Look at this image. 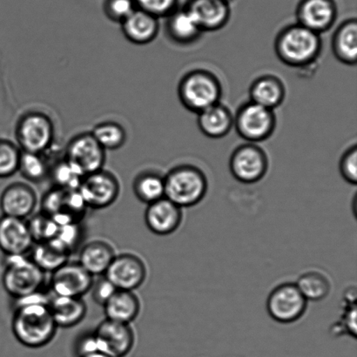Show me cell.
Here are the masks:
<instances>
[{
	"mask_svg": "<svg viewBox=\"0 0 357 357\" xmlns=\"http://www.w3.org/2000/svg\"><path fill=\"white\" fill-rule=\"evenodd\" d=\"M45 280V273L26 255L6 257L2 285L13 299L22 298L40 291Z\"/></svg>",
	"mask_w": 357,
	"mask_h": 357,
	"instance_id": "5b68a950",
	"label": "cell"
},
{
	"mask_svg": "<svg viewBox=\"0 0 357 357\" xmlns=\"http://www.w3.org/2000/svg\"><path fill=\"white\" fill-rule=\"evenodd\" d=\"M36 192L29 184L14 182L3 189L0 195V209L3 215L26 220L36 208Z\"/></svg>",
	"mask_w": 357,
	"mask_h": 357,
	"instance_id": "e0dca14e",
	"label": "cell"
},
{
	"mask_svg": "<svg viewBox=\"0 0 357 357\" xmlns=\"http://www.w3.org/2000/svg\"><path fill=\"white\" fill-rule=\"evenodd\" d=\"M166 31L170 40L180 45L195 43L203 33L187 9L174 10L169 15Z\"/></svg>",
	"mask_w": 357,
	"mask_h": 357,
	"instance_id": "4316f807",
	"label": "cell"
},
{
	"mask_svg": "<svg viewBox=\"0 0 357 357\" xmlns=\"http://www.w3.org/2000/svg\"><path fill=\"white\" fill-rule=\"evenodd\" d=\"M222 96V84L208 70H192L185 73L178 82V100L185 109L196 114L220 102Z\"/></svg>",
	"mask_w": 357,
	"mask_h": 357,
	"instance_id": "3957f363",
	"label": "cell"
},
{
	"mask_svg": "<svg viewBox=\"0 0 357 357\" xmlns=\"http://www.w3.org/2000/svg\"><path fill=\"white\" fill-rule=\"evenodd\" d=\"M275 52L283 64L303 68L317 61L323 50L321 35L300 24H293L279 31L275 40Z\"/></svg>",
	"mask_w": 357,
	"mask_h": 357,
	"instance_id": "7a4b0ae2",
	"label": "cell"
},
{
	"mask_svg": "<svg viewBox=\"0 0 357 357\" xmlns=\"http://www.w3.org/2000/svg\"><path fill=\"white\" fill-rule=\"evenodd\" d=\"M307 301L294 283L276 287L269 294L267 310L272 319L280 324H293L302 318L307 310Z\"/></svg>",
	"mask_w": 357,
	"mask_h": 357,
	"instance_id": "30bf717a",
	"label": "cell"
},
{
	"mask_svg": "<svg viewBox=\"0 0 357 357\" xmlns=\"http://www.w3.org/2000/svg\"><path fill=\"white\" fill-rule=\"evenodd\" d=\"M113 246L103 240H94L79 250L78 262L93 276L104 275L115 257Z\"/></svg>",
	"mask_w": 357,
	"mask_h": 357,
	"instance_id": "603a6c76",
	"label": "cell"
},
{
	"mask_svg": "<svg viewBox=\"0 0 357 357\" xmlns=\"http://www.w3.org/2000/svg\"><path fill=\"white\" fill-rule=\"evenodd\" d=\"M33 244L26 220L0 216V251L6 257L26 255Z\"/></svg>",
	"mask_w": 357,
	"mask_h": 357,
	"instance_id": "9a60e30c",
	"label": "cell"
},
{
	"mask_svg": "<svg viewBox=\"0 0 357 357\" xmlns=\"http://www.w3.org/2000/svg\"><path fill=\"white\" fill-rule=\"evenodd\" d=\"M197 126L206 137L222 139L234 128V114L219 102L197 114Z\"/></svg>",
	"mask_w": 357,
	"mask_h": 357,
	"instance_id": "7402d4cb",
	"label": "cell"
},
{
	"mask_svg": "<svg viewBox=\"0 0 357 357\" xmlns=\"http://www.w3.org/2000/svg\"><path fill=\"white\" fill-rule=\"evenodd\" d=\"M146 273L145 262L141 257L124 253L115 255L104 276L117 289L135 291L146 281Z\"/></svg>",
	"mask_w": 357,
	"mask_h": 357,
	"instance_id": "5bb4252c",
	"label": "cell"
},
{
	"mask_svg": "<svg viewBox=\"0 0 357 357\" xmlns=\"http://www.w3.org/2000/svg\"><path fill=\"white\" fill-rule=\"evenodd\" d=\"M337 17L332 0H303L296 12L297 23L320 35L331 29Z\"/></svg>",
	"mask_w": 357,
	"mask_h": 357,
	"instance_id": "2e32d148",
	"label": "cell"
},
{
	"mask_svg": "<svg viewBox=\"0 0 357 357\" xmlns=\"http://www.w3.org/2000/svg\"><path fill=\"white\" fill-rule=\"evenodd\" d=\"M339 170L346 182L351 185L357 183V146H352L342 155L339 163Z\"/></svg>",
	"mask_w": 357,
	"mask_h": 357,
	"instance_id": "f35d334b",
	"label": "cell"
},
{
	"mask_svg": "<svg viewBox=\"0 0 357 357\" xmlns=\"http://www.w3.org/2000/svg\"><path fill=\"white\" fill-rule=\"evenodd\" d=\"M307 301L320 302L331 292V282L326 276L318 272H307L300 276L296 284Z\"/></svg>",
	"mask_w": 357,
	"mask_h": 357,
	"instance_id": "1f68e13d",
	"label": "cell"
},
{
	"mask_svg": "<svg viewBox=\"0 0 357 357\" xmlns=\"http://www.w3.org/2000/svg\"><path fill=\"white\" fill-rule=\"evenodd\" d=\"M135 197L146 205L165 197L164 176L155 172L139 174L132 183Z\"/></svg>",
	"mask_w": 357,
	"mask_h": 357,
	"instance_id": "f1b7e54d",
	"label": "cell"
},
{
	"mask_svg": "<svg viewBox=\"0 0 357 357\" xmlns=\"http://www.w3.org/2000/svg\"><path fill=\"white\" fill-rule=\"evenodd\" d=\"M50 298L40 290L15 300L10 325L14 337L24 347L40 349L54 340L58 327L49 309Z\"/></svg>",
	"mask_w": 357,
	"mask_h": 357,
	"instance_id": "6da1fadb",
	"label": "cell"
},
{
	"mask_svg": "<svg viewBox=\"0 0 357 357\" xmlns=\"http://www.w3.org/2000/svg\"><path fill=\"white\" fill-rule=\"evenodd\" d=\"M54 125L48 115L27 112L17 122V145L24 152L45 153L54 142Z\"/></svg>",
	"mask_w": 357,
	"mask_h": 357,
	"instance_id": "8992f818",
	"label": "cell"
},
{
	"mask_svg": "<svg viewBox=\"0 0 357 357\" xmlns=\"http://www.w3.org/2000/svg\"><path fill=\"white\" fill-rule=\"evenodd\" d=\"M285 97L284 84L275 75L259 76L250 87V101L268 109L275 111L281 106Z\"/></svg>",
	"mask_w": 357,
	"mask_h": 357,
	"instance_id": "cb8c5ba5",
	"label": "cell"
},
{
	"mask_svg": "<svg viewBox=\"0 0 357 357\" xmlns=\"http://www.w3.org/2000/svg\"><path fill=\"white\" fill-rule=\"evenodd\" d=\"M226 1L229 2V0H226Z\"/></svg>",
	"mask_w": 357,
	"mask_h": 357,
	"instance_id": "7bdbcfd3",
	"label": "cell"
},
{
	"mask_svg": "<svg viewBox=\"0 0 357 357\" xmlns=\"http://www.w3.org/2000/svg\"><path fill=\"white\" fill-rule=\"evenodd\" d=\"M51 164L45 153L24 152L21 150L19 170L21 176L33 183H40L49 177Z\"/></svg>",
	"mask_w": 357,
	"mask_h": 357,
	"instance_id": "f546056e",
	"label": "cell"
},
{
	"mask_svg": "<svg viewBox=\"0 0 357 357\" xmlns=\"http://www.w3.org/2000/svg\"><path fill=\"white\" fill-rule=\"evenodd\" d=\"M229 170L233 177L241 183H257L268 173L267 153L255 143L238 146L230 156Z\"/></svg>",
	"mask_w": 357,
	"mask_h": 357,
	"instance_id": "ba28073f",
	"label": "cell"
},
{
	"mask_svg": "<svg viewBox=\"0 0 357 357\" xmlns=\"http://www.w3.org/2000/svg\"><path fill=\"white\" fill-rule=\"evenodd\" d=\"M30 253L31 260L45 274H52L56 269L68 262L70 257L68 252L63 250L50 241L35 243L31 248Z\"/></svg>",
	"mask_w": 357,
	"mask_h": 357,
	"instance_id": "83f0119b",
	"label": "cell"
},
{
	"mask_svg": "<svg viewBox=\"0 0 357 357\" xmlns=\"http://www.w3.org/2000/svg\"><path fill=\"white\" fill-rule=\"evenodd\" d=\"M82 237V229L79 222L68 223L59 225L54 239L50 241L71 255L78 246Z\"/></svg>",
	"mask_w": 357,
	"mask_h": 357,
	"instance_id": "d590c367",
	"label": "cell"
},
{
	"mask_svg": "<svg viewBox=\"0 0 357 357\" xmlns=\"http://www.w3.org/2000/svg\"><path fill=\"white\" fill-rule=\"evenodd\" d=\"M106 319L131 324L141 311V302L135 291L117 289L104 304Z\"/></svg>",
	"mask_w": 357,
	"mask_h": 357,
	"instance_id": "d4e9b609",
	"label": "cell"
},
{
	"mask_svg": "<svg viewBox=\"0 0 357 357\" xmlns=\"http://www.w3.org/2000/svg\"><path fill=\"white\" fill-rule=\"evenodd\" d=\"M94 276L78 261H68L51 274L52 295L82 298L92 289Z\"/></svg>",
	"mask_w": 357,
	"mask_h": 357,
	"instance_id": "4fadbf2b",
	"label": "cell"
},
{
	"mask_svg": "<svg viewBox=\"0 0 357 357\" xmlns=\"http://www.w3.org/2000/svg\"><path fill=\"white\" fill-rule=\"evenodd\" d=\"M91 134L106 151L121 149L128 139L125 128L114 121L100 122L93 128Z\"/></svg>",
	"mask_w": 357,
	"mask_h": 357,
	"instance_id": "4dcf8cb0",
	"label": "cell"
},
{
	"mask_svg": "<svg viewBox=\"0 0 357 357\" xmlns=\"http://www.w3.org/2000/svg\"><path fill=\"white\" fill-rule=\"evenodd\" d=\"M332 52L342 64L356 66L357 62V21L351 19L342 22L332 38Z\"/></svg>",
	"mask_w": 357,
	"mask_h": 357,
	"instance_id": "484cf974",
	"label": "cell"
},
{
	"mask_svg": "<svg viewBox=\"0 0 357 357\" xmlns=\"http://www.w3.org/2000/svg\"><path fill=\"white\" fill-rule=\"evenodd\" d=\"M137 9L135 0H109L106 7L107 16L114 22L122 23Z\"/></svg>",
	"mask_w": 357,
	"mask_h": 357,
	"instance_id": "ab89813d",
	"label": "cell"
},
{
	"mask_svg": "<svg viewBox=\"0 0 357 357\" xmlns=\"http://www.w3.org/2000/svg\"><path fill=\"white\" fill-rule=\"evenodd\" d=\"M21 149L9 139L0 138V178L14 176L19 170Z\"/></svg>",
	"mask_w": 357,
	"mask_h": 357,
	"instance_id": "836d02e7",
	"label": "cell"
},
{
	"mask_svg": "<svg viewBox=\"0 0 357 357\" xmlns=\"http://www.w3.org/2000/svg\"><path fill=\"white\" fill-rule=\"evenodd\" d=\"M78 190L87 208L99 210L117 201L121 185L113 173L103 169L84 176Z\"/></svg>",
	"mask_w": 357,
	"mask_h": 357,
	"instance_id": "9c48e42d",
	"label": "cell"
},
{
	"mask_svg": "<svg viewBox=\"0 0 357 357\" xmlns=\"http://www.w3.org/2000/svg\"><path fill=\"white\" fill-rule=\"evenodd\" d=\"M181 208L164 197L148 205L145 211L146 227L156 236H165L176 232L182 222Z\"/></svg>",
	"mask_w": 357,
	"mask_h": 357,
	"instance_id": "ac0fdd59",
	"label": "cell"
},
{
	"mask_svg": "<svg viewBox=\"0 0 357 357\" xmlns=\"http://www.w3.org/2000/svg\"><path fill=\"white\" fill-rule=\"evenodd\" d=\"M345 298V310L342 314L341 325H335L338 331H344L351 337H356V289H349V293Z\"/></svg>",
	"mask_w": 357,
	"mask_h": 357,
	"instance_id": "8d00e7d4",
	"label": "cell"
},
{
	"mask_svg": "<svg viewBox=\"0 0 357 357\" xmlns=\"http://www.w3.org/2000/svg\"><path fill=\"white\" fill-rule=\"evenodd\" d=\"M121 24L125 38L139 45L151 43L160 31L158 17L138 8Z\"/></svg>",
	"mask_w": 357,
	"mask_h": 357,
	"instance_id": "ffe728a7",
	"label": "cell"
},
{
	"mask_svg": "<svg viewBox=\"0 0 357 357\" xmlns=\"http://www.w3.org/2000/svg\"><path fill=\"white\" fill-rule=\"evenodd\" d=\"M202 33L222 29L229 22L230 9L226 0H192L185 8Z\"/></svg>",
	"mask_w": 357,
	"mask_h": 357,
	"instance_id": "d6986e66",
	"label": "cell"
},
{
	"mask_svg": "<svg viewBox=\"0 0 357 357\" xmlns=\"http://www.w3.org/2000/svg\"><path fill=\"white\" fill-rule=\"evenodd\" d=\"M98 352L110 357H125L135 344L131 324L105 319L93 331Z\"/></svg>",
	"mask_w": 357,
	"mask_h": 357,
	"instance_id": "8fae6325",
	"label": "cell"
},
{
	"mask_svg": "<svg viewBox=\"0 0 357 357\" xmlns=\"http://www.w3.org/2000/svg\"><path fill=\"white\" fill-rule=\"evenodd\" d=\"M49 177L54 182V187L66 190H77L82 183L84 176L65 157L51 164Z\"/></svg>",
	"mask_w": 357,
	"mask_h": 357,
	"instance_id": "d6a6232c",
	"label": "cell"
},
{
	"mask_svg": "<svg viewBox=\"0 0 357 357\" xmlns=\"http://www.w3.org/2000/svg\"><path fill=\"white\" fill-rule=\"evenodd\" d=\"M106 153L91 132H82L70 139L64 157L86 176L104 169Z\"/></svg>",
	"mask_w": 357,
	"mask_h": 357,
	"instance_id": "7c38bea8",
	"label": "cell"
},
{
	"mask_svg": "<svg viewBox=\"0 0 357 357\" xmlns=\"http://www.w3.org/2000/svg\"><path fill=\"white\" fill-rule=\"evenodd\" d=\"M164 181L165 197L181 208L199 204L208 192V178L195 166L174 167L164 176Z\"/></svg>",
	"mask_w": 357,
	"mask_h": 357,
	"instance_id": "277c9868",
	"label": "cell"
},
{
	"mask_svg": "<svg viewBox=\"0 0 357 357\" xmlns=\"http://www.w3.org/2000/svg\"><path fill=\"white\" fill-rule=\"evenodd\" d=\"M138 9L152 14L156 17L170 15L176 10L177 0H135Z\"/></svg>",
	"mask_w": 357,
	"mask_h": 357,
	"instance_id": "74e56055",
	"label": "cell"
},
{
	"mask_svg": "<svg viewBox=\"0 0 357 357\" xmlns=\"http://www.w3.org/2000/svg\"><path fill=\"white\" fill-rule=\"evenodd\" d=\"M78 357H110V356L104 355V354H102V353L93 352V353H89V354L82 355Z\"/></svg>",
	"mask_w": 357,
	"mask_h": 357,
	"instance_id": "b9f144b4",
	"label": "cell"
},
{
	"mask_svg": "<svg viewBox=\"0 0 357 357\" xmlns=\"http://www.w3.org/2000/svg\"><path fill=\"white\" fill-rule=\"evenodd\" d=\"M276 127L275 111L248 101L241 105L234 115V128L237 135L248 142L267 141Z\"/></svg>",
	"mask_w": 357,
	"mask_h": 357,
	"instance_id": "52a82bcc",
	"label": "cell"
},
{
	"mask_svg": "<svg viewBox=\"0 0 357 357\" xmlns=\"http://www.w3.org/2000/svg\"><path fill=\"white\" fill-rule=\"evenodd\" d=\"M116 290L117 289L104 275H101L100 279L93 282L90 292H92L94 302L103 306Z\"/></svg>",
	"mask_w": 357,
	"mask_h": 357,
	"instance_id": "60d3db41",
	"label": "cell"
},
{
	"mask_svg": "<svg viewBox=\"0 0 357 357\" xmlns=\"http://www.w3.org/2000/svg\"><path fill=\"white\" fill-rule=\"evenodd\" d=\"M52 318L58 328H71L85 319L86 303L78 297L51 296L49 301Z\"/></svg>",
	"mask_w": 357,
	"mask_h": 357,
	"instance_id": "44dd1931",
	"label": "cell"
},
{
	"mask_svg": "<svg viewBox=\"0 0 357 357\" xmlns=\"http://www.w3.org/2000/svg\"><path fill=\"white\" fill-rule=\"evenodd\" d=\"M26 222L34 243L54 239L59 227L58 224L50 216L41 212L31 216Z\"/></svg>",
	"mask_w": 357,
	"mask_h": 357,
	"instance_id": "e575fe53",
	"label": "cell"
}]
</instances>
